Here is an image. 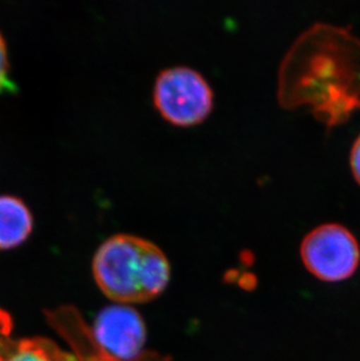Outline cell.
Listing matches in <instances>:
<instances>
[{"mask_svg": "<svg viewBox=\"0 0 360 361\" xmlns=\"http://www.w3.org/2000/svg\"><path fill=\"white\" fill-rule=\"evenodd\" d=\"M283 108L309 106L328 128L360 109V39L349 27L315 23L283 56L277 81Z\"/></svg>", "mask_w": 360, "mask_h": 361, "instance_id": "6da1fadb", "label": "cell"}, {"mask_svg": "<svg viewBox=\"0 0 360 361\" xmlns=\"http://www.w3.org/2000/svg\"><path fill=\"white\" fill-rule=\"evenodd\" d=\"M100 290L116 304L156 300L170 282L171 267L162 249L140 236L115 234L103 241L92 259Z\"/></svg>", "mask_w": 360, "mask_h": 361, "instance_id": "7a4b0ae2", "label": "cell"}, {"mask_svg": "<svg viewBox=\"0 0 360 361\" xmlns=\"http://www.w3.org/2000/svg\"><path fill=\"white\" fill-rule=\"evenodd\" d=\"M213 94L201 73L187 66H174L157 76L153 103L167 122L178 126H196L213 109Z\"/></svg>", "mask_w": 360, "mask_h": 361, "instance_id": "3957f363", "label": "cell"}, {"mask_svg": "<svg viewBox=\"0 0 360 361\" xmlns=\"http://www.w3.org/2000/svg\"><path fill=\"white\" fill-rule=\"evenodd\" d=\"M301 257L306 269L318 280L342 282L350 279L359 266V243L345 226L326 222L303 238Z\"/></svg>", "mask_w": 360, "mask_h": 361, "instance_id": "277c9868", "label": "cell"}, {"mask_svg": "<svg viewBox=\"0 0 360 361\" xmlns=\"http://www.w3.org/2000/svg\"><path fill=\"white\" fill-rule=\"evenodd\" d=\"M96 344L119 361L136 360L146 343V326L138 311L130 305L107 307L94 323Z\"/></svg>", "mask_w": 360, "mask_h": 361, "instance_id": "5b68a950", "label": "cell"}, {"mask_svg": "<svg viewBox=\"0 0 360 361\" xmlns=\"http://www.w3.org/2000/svg\"><path fill=\"white\" fill-rule=\"evenodd\" d=\"M35 220L28 204L16 195H0V250L23 245L33 232Z\"/></svg>", "mask_w": 360, "mask_h": 361, "instance_id": "8992f818", "label": "cell"}, {"mask_svg": "<svg viewBox=\"0 0 360 361\" xmlns=\"http://www.w3.org/2000/svg\"><path fill=\"white\" fill-rule=\"evenodd\" d=\"M0 361H75L46 339L0 341Z\"/></svg>", "mask_w": 360, "mask_h": 361, "instance_id": "52a82bcc", "label": "cell"}, {"mask_svg": "<svg viewBox=\"0 0 360 361\" xmlns=\"http://www.w3.org/2000/svg\"><path fill=\"white\" fill-rule=\"evenodd\" d=\"M16 85L11 80L10 62L7 54L6 41L0 33V94L16 92Z\"/></svg>", "mask_w": 360, "mask_h": 361, "instance_id": "ba28073f", "label": "cell"}, {"mask_svg": "<svg viewBox=\"0 0 360 361\" xmlns=\"http://www.w3.org/2000/svg\"><path fill=\"white\" fill-rule=\"evenodd\" d=\"M350 165L352 173L360 185V133L351 147Z\"/></svg>", "mask_w": 360, "mask_h": 361, "instance_id": "9c48e42d", "label": "cell"}]
</instances>
